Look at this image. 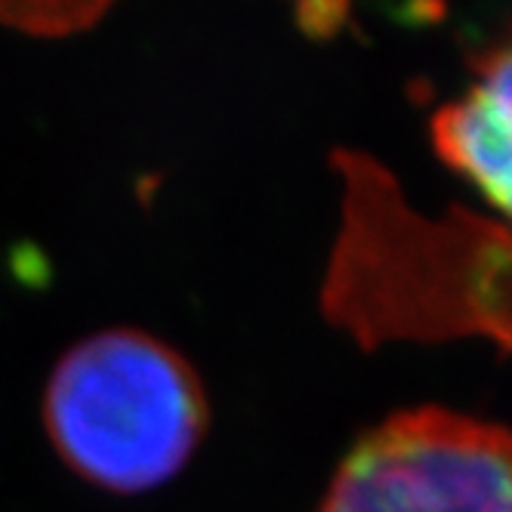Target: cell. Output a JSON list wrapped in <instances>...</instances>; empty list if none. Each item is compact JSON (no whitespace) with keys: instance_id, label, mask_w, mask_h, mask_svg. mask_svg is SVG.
Returning <instances> with one entry per match:
<instances>
[{"instance_id":"2","label":"cell","mask_w":512,"mask_h":512,"mask_svg":"<svg viewBox=\"0 0 512 512\" xmlns=\"http://www.w3.org/2000/svg\"><path fill=\"white\" fill-rule=\"evenodd\" d=\"M207 423V395L192 364L130 327L71 346L44 392V426L56 454L112 494H145L176 479Z\"/></svg>"},{"instance_id":"4","label":"cell","mask_w":512,"mask_h":512,"mask_svg":"<svg viewBox=\"0 0 512 512\" xmlns=\"http://www.w3.org/2000/svg\"><path fill=\"white\" fill-rule=\"evenodd\" d=\"M432 142L512 219V50L491 56L479 81L432 118Z\"/></svg>"},{"instance_id":"5","label":"cell","mask_w":512,"mask_h":512,"mask_svg":"<svg viewBox=\"0 0 512 512\" xmlns=\"http://www.w3.org/2000/svg\"><path fill=\"white\" fill-rule=\"evenodd\" d=\"M108 0H0V19L28 31H71L90 25Z\"/></svg>"},{"instance_id":"1","label":"cell","mask_w":512,"mask_h":512,"mask_svg":"<svg viewBox=\"0 0 512 512\" xmlns=\"http://www.w3.org/2000/svg\"><path fill=\"white\" fill-rule=\"evenodd\" d=\"M334 161L346 195L324 284L331 321L368 349L485 337L512 352V232L466 210L426 219L371 158Z\"/></svg>"},{"instance_id":"3","label":"cell","mask_w":512,"mask_h":512,"mask_svg":"<svg viewBox=\"0 0 512 512\" xmlns=\"http://www.w3.org/2000/svg\"><path fill=\"white\" fill-rule=\"evenodd\" d=\"M315 512H512V429L395 414L346 454Z\"/></svg>"}]
</instances>
